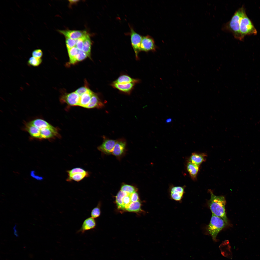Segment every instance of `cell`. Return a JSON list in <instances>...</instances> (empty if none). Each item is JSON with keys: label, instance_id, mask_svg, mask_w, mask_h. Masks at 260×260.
<instances>
[{"label": "cell", "instance_id": "cell-27", "mask_svg": "<svg viewBox=\"0 0 260 260\" xmlns=\"http://www.w3.org/2000/svg\"><path fill=\"white\" fill-rule=\"evenodd\" d=\"M42 61L41 58H38L33 57H30L28 61V63L29 65L36 67L40 65Z\"/></svg>", "mask_w": 260, "mask_h": 260}, {"label": "cell", "instance_id": "cell-33", "mask_svg": "<svg viewBox=\"0 0 260 260\" xmlns=\"http://www.w3.org/2000/svg\"><path fill=\"white\" fill-rule=\"evenodd\" d=\"M89 89L86 87H81L76 91L75 92L80 97L86 92Z\"/></svg>", "mask_w": 260, "mask_h": 260}, {"label": "cell", "instance_id": "cell-9", "mask_svg": "<svg viewBox=\"0 0 260 260\" xmlns=\"http://www.w3.org/2000/svg\"><path fill=\"white\" fill-rule=\"evenodd\" d=\"M184 187L173 186L170 188L169 196L170 198L176 201L181 202L185 193Z\"/></svg>", "mask_w": 260, "mask_h": 260}, {"label": "cell", "instance_id": "cell-3", "mask_svg": "<svg viewBox=\"0 0 260 260\" xmlns=\"http://www.w3.org/2000/svg\"><path fill=\"white\" fill-rule=\"evenodd\" d=\"M210 199L208 205L212 214L223 219L227 224L228 220L225 211L226 201L224 196H217L210 190Z\"/></svg>", "mask_w": 260, "mask_h": 260}, {"label": "cell", "instance_id": "cell-21", "mask_svg": "<svg viewBox=\"0 0 260 260\" xmlns=\"http://www.w3.org/2000/svg\"><path fill=\"white\" fill-rule=\"evenodd\" d=\"M91 42L90 38L87 34L85 39L82 50L86 53L88 56L90 57Z\"/></svg>", "mask_w": 260, "mask_h": 260}, {"label": "cell", "instance_id": "cell-16", "mask_svg": "<svg viewBox=\"0 0 260 260\" xmlns=\"http://www.w3.org/2000/svg\"><path fill=\"white\" fill-rule=\"evenodd\" d=\"M93 92L90 89L80 97L78 105L86 108L89 104Z\"/></svg>", "mask_w": 260, "mask_h": 260}, {"label": "cell", "instance_id": "cell-4", "mask_svg": "<svg viewBox=\"0 0 260 260\" xmlns=\"http://www.w3.org/2000/svg\"><path fill=\"white\" fill-rule=\"evenodd\" d=\"M226 224L223 219L212 214L207 230L214 240L216 241L217 234L226 226Z\"/></svg>", "mask_w": 260, "mask_h": 260}, {"label": "cell", "instance_id": "cell-23", "mask_svg": "<svg viewBox=\"0 0 260 260\" xmlns=\"http://www.w3.org/2000/svg\"><path fill=\"white\" fill-rule=\"evenodd\" d=\"M128 194L121 190L117 193L116 196V202L119 209H122L123 198L124 196Z\"/></svg>", "mask_w": 260, "mask_h": 260}, {"label": "cell", "instance_id": "cell-36", "mask_svg": "<svg viewBox=\"0 0 260 260\" xmlns=\"http://www.w3.org/2000/svg\"><path fill=\"white\" fill-rule=\"evenodd\" d=\"M16 224L15 226L13 228V229L14 231V234L15 235L16 237H18V234L17 233V231L16 230Z\"/></svg>", "mask_w": 260, "mask_h": 260}, {"label": "cell", "instance_id": "cell-26", "mask_svg": "<svg viewBox=\"0 0 260 260\" xmlns=\"http://www.w3.org/2000/svg\"><path fill=\"white\" fill-rule=\"evenodd\" d=\"M130 194H128L124 196L122 199V210H126L132 202L130 196Z\"/></svg>", "mask_w": 260, "mask_h": 260}, {"label": "cell", "instance_id": "cell-29", "mask_svg": "<svg viewBox=\"0 0 260 260\" xmlns=\"http://www.w3.org/2000/svg\"><path fill=\"white\" fill-rule=\"evenodd\" d=\"M100 204H98V205L94 208L91 212V217L94 218H97L100 215L101 211L100 207Z\"/></svg>", "mask_w": 260, "mask_h": 260}, {"label": "cell", "instance_id": "cell-15", "mask_svg": "<svg viewBox=\"0 0 260 260\" xmlns=\"http://www.w3.org/2000/svg\"><path fill=\"white\" fill-rule=\"evenodd\" d=\"M207 155L205 153H193L189 159V162L199 166L206 160Z\"/></svg>", "mask_w": 260, "mask_h": 260}, {"label": "cell", "instance_id": "cell-17", "mask_svg": "<svg viewBox=\"0 0 260 260\" xmlns=\"http://www.w3.org/2000/svg\"><path fill=\"white\" fill-rule=\"evenodd\" d=\"M104 106V105L98 96L94 93L90 101L86 108L91 109L94 108H101Z\"/></svg>", "mask_w": 260, "mask_h": 260}, {"label": "cell", "instance_id": "cell-35", "mask_svg": "<svg viewBox=\"0 0 260 260\" xmlns=\"http://www.w3.org/2000/svg\"><path fill=\"white\" fill-rule=\"evenodd\" d=\"M70 4L72 5L76 3L79 1V0H69Z\"/></svg>", "mask_w": 260, "mask_h": 260}, {"label": "cell", "instance_id": "cell-19", "mask_svg": "<svg viewBox=\"0 0 260 260\" xmlns=\"http://www.w3.org/2000/svg\"><path fill=\"white\" fill-rule=\"evenodd\" d=\"M134 83H130L125 84H119L113 83L112 86L120 91L125 92H130L133 89Z\"/></svg>", "mask_w": 260, "mask_h": 260}, {"label": "cell", "instance_id": "cell-31", "mask_svg": "<svg viewBox=\"0 0 260 260\" xmlns=\"http://www.w3.org/2000/svg\"><path fill=\"white\" fill-rule=\"evenodd\" d=\"M87 34L82 37L77 39L75 46L78 50H82L84 40Z\"/></svg>", "mask_w": 260, "mask_h": 260}, {"label": "cell", "instance_id": "cell-24", "mask_svg": "<svg viewBox=\"0 0 260 260\" xmlns=\"http://www.w3.org/2000/svg\"><path fill=\"white\" fill-rule=\"evenodd\" d=\"M88 57L87 54L82 50H79L75 58L72 62L71 64H74L78 62L83 60Z\"/></svg>", "mask_w": 260, "mask_h": 260}, {"label": "cell", "instance_id": "cell-2", "mask_svg": "<svg viewBox=\"0 0 260 260\" xmlns=\"http://www.w3.org/2000/svg\"><path fill=\"white\" fill-rule=\"evenodd\" d=\"M246 14L245 8L242 6L235 12L230 20L223 25L222 30L231 32L235 39L242 41L240 31V24L242 19Z\"/></svg>", "mask_w": 260, "mask_h": 260}, {"label": "cell", "instance_id": "cell-28", "mask_svg": "<svg viewBox=\"0 0 260 260\" xmlns=\"http://www.w3.org/2000/svg\"><path fill=\"white\" fill-rule=\"evenodd\" d=\"M70 58V62L72 61L75 58L79 50L75 46L67 49Z\"/></svg>", "mask_w": 260, "mask_h": 260}, {"label": "cell", "instance_id": "cell-20", "mask_svg": "<svg viewBox=\"0 0 260 260\" xmlns=\"http://www.w3.org/2000/svg\"><path fill=\"white\" fill-rule=\"evenodd\" d=\"M138 80L132 78L129 76L123 75L120 76L113 83L119 84H125L130 83H136Z\"/></svg>", "mask_w": 260, "mask_h": 260}, {"label": "cell", "instance_id": "cell-6", "mask_svg": "<svg viewBox=\"0 0 260 260\" xmlns=\"http://www.w3.org/2000/svg\"><path fill=\"white\" fill-rule=\"evenodd\" d=\"M68 182L72 181L79 182L90 176L89 172L80 167H76L67 171Z\"/></svg>", "mask_w": 260, "mask_h": 260}, {"label": "cell", "instance_id": "cell-12", "mask_svg": "<svg viewBox=\"0 0 260 260\" xmlns=\"http://www.w3.org/2000/svg\"><path fill=\"white\" fill-rule=\"evenodd\" d=\"M59 31L66 37L75 40L87 34L85 31L63 30H59Z\"/></svg>", "mask_w": 260, "mask_h": 260}, {"label": "cell", "instance_id": "cell-22", "mask_svg": "<svg viewBox=\"0 0 260 260\" xmlns=\"http://www.w3.org/2000/svg\"><path fill=\"white\" fill-rule=\"evenodd\" d=\"M141 204L140 201L132 202L126 210L131 212H142L141 209Z\"/></svg>", "mask_w": 260, "mask_h": 260}, {"label": "cell", "instance_id": "cell-25", "mask_svg": "<svg viewBox=\"0 0 260 260\" xmlns=\"http://www.w3.org/2000/svg\"><path fill=\"white\" fill-rule=\"evenodd\" d=\"M121 190L129 194L136 192L137 189L135 187L130 185L124 184L121 187Z\"/></svg>", "mask_w": 260, "mask_h": 260}, {"label": "cell", "instance_id": "cell-8", "mask_svg": "<svg viewBox=\"0 0 260 260\" xmlns=\"http://www.w3.org/2000/svg\"><path fill=\"white\" fill-rule=\"evenodd\" d=\"M130 35L131 44L135 52L136 57L140 51V46L142 39L141 35L136 32L132 28H130Z\"/></svg>", "mask_w": 260, "mask_h": 260}, {"label": "cell", "instance_id": "cell-34", "mask_svg": "<svg viewBox=\"0 0 260 260\" xmlns=\"http://www.w3.org/2000/svg\"><path fill=\"white\" fill-rule=\"evenodd\" d=\"M130 196L132 202L140 201L138 194L136 192L130 194Z\"/></svg>", "mask_w": 260, "mask_h": 260}, {"label": "cell", "instance_id": "cell-10", "mask_svg": "<svg viewBox=\"0 0 260 260\" xmlns=\"http://www.w3.org/2000/svg\"><path fill=\"white\" fill-rule=\"evenodd\" d=\"M117 141L116 140L104 138L102 144L98 147V149L104 154L109 155L112 154Z\"/></svg>", "mask_w": 260, "mask_h": 260}, {"label": "cell", "instance_id": "cell-32", "mask_svg": "<svg viewBox=\"0 0 260 260\" xmlns=\"http://www.w3.org/2000/svg\"><path fill=\"white\" fill-rule=\"evenodd\" d=\"M43 52L42 50L38 49L33 51L32 53V56L38 58H41L43 56Z\"/></svg>", "mask_w": 260, "mask_h": 260}, {"label": "cell", "instance_id": "cell-5", "mask_svg": "<svg viewBox=\"0 0 260 260\" xmlns=\"http://www.w3.org/2000/svg\"><path fill=\"white\" fill-rule=\"evenodd\" d=\"M240 31L242 40L247 35H256L257 31L252 22L246 14L242 19L240 24Z\"/></svg>", "mask_w": 260, "mask_h": 260}, {"label": "cell", "instance_id": "cell-13", "mask_svg": "<svg viewBox=\"0 0 260 260\" xmlns=\"http://www.w3.org/2000/svg\"><path fill=\"white\" fill-rule=\"evenodd\" d=\"M126 146V142L125 140L121 139L117 140L112 154L117 157L121 156L125 152Z\"/></svg>", "mask_w": 260, "mask_h": 260}, {"label": "cell", "instance_id": "cell-11", "mask_svg": "<svg viewBox=\"0 0 260 260\" xmlns=\"http://www.w3.org/2000/svg\"><path fill=\"white\" fill-rule=\"evenodd\" d=\"M156 46L153 39L147 35L143 37L140 46V51L147 52L155 50Z\"/></svg>", "mask_w": 260, "mask_h": 260}, {"label": "cell", "instance_id": "cell-14", "mask_svg": "<svg viewBox=\"0 0 260 260\" xmlns=\"http://www.w3.org/2000/svg\"><path fill=\"white\" fill-rule=\"evenodd\" d=\"M96 226V222L94 218L91 217H88L84 221L77 232L83 233L87 231L94 229Z\"/></svg>", "mask_w": 260, "mask_h": 260}, {"label": "cell", "instance_id": "cell-18", "mask_svg": "<svg viewBox=\"0 0 260 260\" xmlns=\"http://www.w3.org/2000/svg\"><path fill=\"white\" fill-rule=\"evenodd\" d=\"M187 168L192 179L196 180L199 170V166L189 162L187 164Z\"/></svg>", "mask_w": 260, "mask_h": 260}, {"label": "cell", "instance_id": "cell-1", "mask_svg": "<svg viewBox=\"0 0 260 260\" xmlns=\"http://www.w3.org/2000/svg\"><path fill=\"white\" fill-rule=\"evenodd\" d=\"M24 129L31 137L35 139H50L59 136L56 128L40 119H34L27 123L25 125Z\"/></svg>", "mask_w": 260, "mask_h": 260}, {"label": "cell", "instance_id": "cell-37", "mask_svg": "<svg viewBox=\"0 0 260 260\" xmlns=\"http://www.w3.org/2000/svg\"><path fill=\"white\" fill-rule=\"evenodd\" d=\"M172 119L171 118H169L166 120V122L167 123H170L172 121Z\"/></svg>", "mask_w": 260, "mask_h": 260}, {"label": "cell", "instance_id": "cell-30", "mask_svg": "<svg viewBox=\"0 0 260 260\" xmlns=\"http://www.w3.org/2000/svg\"><path fill=\"white\" fill-rule=\"evenodd\" d=\"M77 40V39H73L66 37L65 43L67 49L75 46Z\"/></svg>", "mask_w": 260, "mask_h": 260}, {"label": "cell", "instance_id": "cell-7", "mask_svg": "<svg viewBox=\"0 0 260 260\" xmlns=\"http://www.w3.org/2000/svg\"><path fill=\"white\" fill-rule=\"evenodd\" d=\"M79 98V96L75 92L63 95L60 100L62 103H66L70 106H78Z\"/></svg>", "mask_w": 260, "mask_h": 260}]
</instances>
